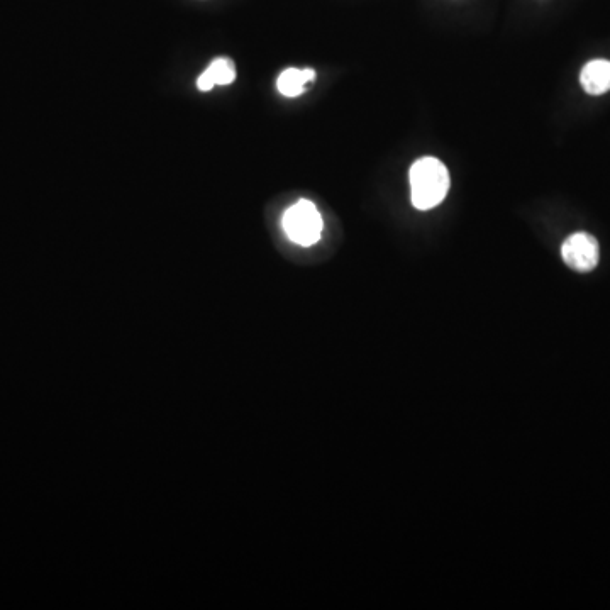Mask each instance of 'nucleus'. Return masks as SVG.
<instances>
[{
  "label": "nucleus",
  "instance_id": "obj_1",
  "mask_svg": "<svg viewBox=\"0 0 610 610\" xmlns=\"http://www.w3.org/2000/svg\"><path fill=\"white\" fill-rule=\"evenodd\" d=\"M412 204L419 211L439 206L450 190V173L438 158H421L411 168Z\"/></svg>",
  "mask_w": 610,
  "mask_h": 610
},
{
  "label": "nucleus",
  "instance_id": "obj_2",
  "mask_svg": "<svg viewBox=\"0 0 610 610\" xmlns=\"http://www.w3.org/2000/svg\"><path fill=\"white\" fill-rule=\"evenodd\" d=\"M283 231L290 241L300 246H312L321 239L322 217L311 200H299L283 214Z\"/></svg>",
  "mask_w": 610,
  "mask_h": 610
},
{
  "label": "nucleus",
  "instance_id": "obj_3",
  "mask_svg": "<svg viewBox=\"0 0 610 610\" xmlns=\"http://www.w3.org/2000/svg\"><path fill=\"white\" fill-rule=\"evenodd\" d=\"M561 256L566 265L575 272H592L599 265V243L592 234H572L561 246Z\"/></svg>",
  "mask_w": 610,
  "mask_h": 610
},
{
  "label": "nucleus",
  "instance_id": "obj_4",
  "mask_svg": "<svg viewBox=\"0 0 610 610\" xmlns=\"http://www.w3.org/2000/svg\"><path fill=\"white\" fill-rule=\"evenodd\" d=\"M580 84L590 95H602L610 90V61H588L580 73Z\"/></svg>",
  "mask_w": 610,
  "mask_h": 610
},
{
  "label": "nucleus",
  "instance_id": "obj_5",
  "mask_svg": "<svg viewBox=\"0 0 610 610\" xmlns=\"http://www.w3.org/2000/svg\"><path fill=\"white\" fill-rule=\"evenodd\" d=\"M234 78H236V68H234L233 61L219 58V60L212 61L206 72L200 75L197 87L202 92H207V90L214 89L216 85L233 84Z\"/></svg>",
  "mask_w": 610,
  "mask_h": 610
},
{
  "label": "nucleus",
  "instance_id": "obj_6",
  "mask_svg": "<svg viewBox=\"0 0 610 610\" xmlns=\"http://www.w3.org/2000/svg\"><path fill=\"white\" fill-rule=\"evenodd\" d=\"M314 78H316V72L312 68H305V70L289 68L280 73V77H278V92L285 97H299L304 94L309 84L314 82Z\"/></svg>",
  "mask_w": 610,
  "mask_h": 610
}]
</instances>
